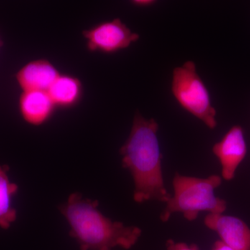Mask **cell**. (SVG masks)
<instances>
[{
  "label": "cell",
  "instance_id": "6da1fadb",
  "mask_svg": "<svg viewBox=\"0 0 250 250\" xmlns=\"http://www.w3.org/2000/svg\"><path fill=\"white\" fill-rule=\"evenodd\" d=\"M158 131L155 120L146 119L137 113L129 137L120 151L123 166L134 179V200L137 203L151 200L166 203L172 196L164 184Z\"/></svg>",
  "mask_w": 250,
  "mask_h": 250
},
{
  "label": "cell",
  "instance_id": "7a4b0ae2",
  "mask_svg": "<svg viewBox=\"0 0 250 250\" xmlns=\"http://www.w3.org/2000/svg\"><path fill=\"white\" fill-rule=\"evenodd\" d=\"M98 202L82 198L80 193L70 195L61 207L70 224V235L81 250H111L116 247L129 250L139 241L142 231L134 226L113 222L98 209Z\"/></svg>",
  "mask_w": 250,
  "mask_h": 250
},
{
  "label": "cell",
  "instance_id": "3957f363",
  "mask_svg": "<svg viewBox=\"0 0 250 250\" xmlns=\"http://www.w3.org/2000/svg\"><path fill=\"white\" fill-rule=\"evenodd\" d=\"M221 184L222 177L215 174L202 179L176 173L172 181L174 195L166 203L160 216L161 221H168L171 215L177 212L188 221L196 220L202 211L223 213L227 202L214 194Z\"/></svg>",
  "mask_w": 250,
  "mask_h": 250
},
{
  "label": "cell",
  "instance_id": "277c9868",
  "mask_svg": "<svg viewBox=\"0 0 250 250\" xmlns=\"http://www.w3.org/2000/svg\"><path fill=\"white\" fill-rule=\"evenodd\" d=\"M172 93L182 108L203 122L207 127H216V111L212 106L207 86L197 74L195 62L188 61L174 69Z\"/></svg>",
  "mask_w": 250,
  "mask_h": 250
},
{
  "label": "cell",
  "instance_id": "5b68a950",
  "mask_svg": "<svg viewBox=\"0 0 250 250\" xmlns=\"http://www.w3.org/2000/svg\"><path fill=\"white\" fill-rule=\"evenodd\" d=\"M83 35L90 50L105 53H113L127 48L139 39V34L133 32L120 19L101 23L83 31Z\"/></svg>",
  "mask_w": 250,
  "mask_h": 250
},
{
  "label": "cell",
  "instance_id": "8992f818",
  "mask_svg": "<svg viewBox=\"0 0 250 250\" xmlns=\"http://www.w3.org/2000/svg\"><path fill=\"white\" fill-rule=\"evenodd\" d=\"M212 151L221 165L222 178L232 180L248 152L243 128L240 125L230 128L221 141L213 146Z\"/></svg>",
  "mask_w": 250,
  "mask_h": 250
},
{
  "label": "cell",
  "instance_id": "52a82bcc",
  "mask_svg": "<svg viewBox=\"0 0 250 250\" xmlns=\"http://www.w3.org/2000/svg\"><path fill=\"white\" fill-rule=\"evenodd\" d=\"M204 223L233 250H250V229L241 219L223 213H208Z\"/></svg>",
  "mask_w": 250,
  "mask_h": 250
},
{
  "label": "cell",
  "instance_id": "ba28073f",
  "mask_svg": "<svg viewBox=\"0 0 250 250\" xmlns=\"http://www.w3.org/2000/svg\"><path fill=\"white\" fill-rule=\"evenodd\" d=\"M59 76V72L50 62L40 59L26 64L16 74V80L23 91H48Z\"/></svg>",
  "mask_w": 250,
  "mask_h": 250
},
{
  "label": "cell",
  "instance_id": "9c48e42d",
  "mask_svg": "<svg viewBox=\"0 0 250 250\" xmlns=\"http://www.w3.org/2000/svg\"><path fill=\"white\" fill-rule=\"evenodd\" d=\"M20 111L24 121L31 125L45 123L53 113L55 104L47 91H23L20 98Z\"/></svg>",
  "mask_w": 250,
  "mask_h": 250
},
{
  "label": "cell",
  "instance_id": "30bf717a",
  "mask_svg": "<svg viewBox=\"0 0 250 250\" xmlns=\"http://www.w3.org/2000/svg\"><path fill=\"white\" fill-rule=\"evenodd\" d=\"M47 92L55 106L68 107L80 100L82 84L75 77L59 75Z\"/></svg>",
  "mask_w": 250,
  "mask_h": 250
},
{
  "label": "cell",
  "instance_id": "8fae6325",
  "mask_svg": "<svg viewBox=\"0 0 250 250\" xmlns=\"http://www.w3.org/2000/svg\"><path fill=\"white\" fill-rule=\"evenodd\" d=\"M8 170L7 166H0V227L3 229L9 228L17 217V212L11 206V200L18 187L10 182Z\"/></svg>",
  "mask_w": 250,
  "mask_h": 250
},
{
  "label": "cell",
  "instance_id": "7c38bea8",
  "mask_svg": "<svg viewBox=\"0 0 250 250\" xmlns=\"http://www.w3.org/2000/svg\"><path fill=\"white\" fill-rule=\"evenodd\" d=\"M166 248L167 250H199L195 244L188 245L186 243H177L173 240H168L166 242Z\"/></svg>",
  "mask_w": 250,
  "mask_h": 250
},
{
  "label": "cell",
  "instance_id": "4fadbf2b",
  "mask_svg": "<svg viewBox=\"0 0 250 250\" xmlns=\"http://www.w3.org/2000/svg\"><path fill=\"white\" fill-rule=\"evenodd\" d=\"M211 250H233L231 248L227 246L226 244L222 242L221 241H218L215 242L212 247Z\"/></svg>",
  "mask_w": 250,
  "mask_h": 250
},
{
  "label": "cell",
  "instance_id": "5bb4252c",
  "mask_svg": "<svg viewBox=\"0 0 250 250\" xmlns=\"http://www.w3.org/2000/svg\"><path fill=\"white\" fill-rule=\"evenodd\" d=\"M155 2L156 1H154V0H135V1H132L133 4L134 5L142 6V7L151 6V5L155 4Z\"/></svg>",
  "mask_w": 250,
  "mask_h": 250
},
{
  "label": "cell",
  "instance_id": "9a60e30c",
  "mask_svg": "<svg viewBox=\"0 0 250 250\" xmlns=\"http://www.w3.org/2000/svg\"><path fill=\"white\" fill-rule=\"evenodd\" d=\"M2 41H1V37H0V48H1V46H2Z\"/></svg>",
  "mask_w": 250,
  "mask_h": 250
}]
</instances>
